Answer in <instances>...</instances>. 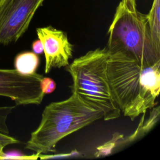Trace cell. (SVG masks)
<instances>
[{"label":"cell","instance_id":"cell-1","mask_svg":"<svg viewBox=\"0 0 160 160\" xmlns=\"http://www.w3.org/2000/svg\"><path fill=\"white\" fill-rule=\"evenodd\" d=\"M106 72L112 97L131 120L155 106L160 91V62L142 65L120 52L108 54Z\"/></svg>","mask_w":160,"mask_h":160},{"label":"cell","instance_id":"cell-2","mask_svg":"<svg viewBox=\"0 0 160 160\" xmlns=\"http://www.w3.org/2000/svg\"><path fill=\"white\" fill-rule=\"evenodd\" d=\"M101 118V110L72 92L67 99L51 102L45 107L40 124L31 132L25 148L40 154L54 152L57 143L62 139Z\"/></svg>","mask_w":160,"mask_h":160},{"label":"cell","instance_id":"cell-3","mask_svg":"<svg viewBox=\"0 0 160 160\" xmlns=\"http://www.w3.org/2000/svg\"><path fill=\"white\" fill-rule=\"evenodd\" d=\"M105 48L108 54L120 52L142 65L160 62L151 37L146 14L139 12L136 0H120L109 28Z\"/></svg>","mask_w":160,"mask_h":160},{"label":"cell","instance_id":"cell-4","mask_svg":"<svg viewBox=\"0 0 160 160\" xmlns=\"http://www.w3.org/2000/svg\"><path fill=\"white\" fill-rule=\"evenodd\" d=\"M108 57L105 48H98L88 51L67 66V71L72 79V92L88 104L101 110L105 121L117 119L121 112L108 81Z\"/></svg>","mask_w":160,"mask_h":160},{"label":"cell","instance_id":"cell-5","mask_svg":"<svg viewBox=\"0 0 160 160\" xmlns=\"http://www.w3.org/2000/svg\"><path fill=\"white\" fill-rule=\"evenodd\" d=\"M44 0H0V44L16 42Z\"/></svg>","mask_w":160,"mask_h":160},{"label":"cell","instance_id":"cell-6","mask_svg":"<svg viewBox=\"0 0 160 160\" xmlns=\"http://www.w3.org/2000/svg\"><path fill=\"white\" fill-rule=\"evenodd\" d=\"M42 74H21L16 69H0V96L12 100L16 105L40 104L44 96L40 82Z\"/></svg>","mask_w":160,"mask_h":160},{"label":"cell","instance_id":"cell-7","mask_svg":"<svg viewBox=\"0 0 160 160\" xmlns=\"http://www.w3.org/2000/svg\"><path fill=\"white\" fill-rule=\"evenodd\" d=\"M36 32L43 46L45 72H49L52 68L67 66L72 57L73 46L66 33L51 26L37 28Z\"/></svg>","mask_w":160,"mask_h":160},{"label":"cell","instance_id":"cell-8","mask_svg":"<svg viewBox=\"0 0 160 160\" xmlns=\"http://www.w3.org/2000/svg\"><path fill=\"white\" fill-rule=\"evenodd\" d=\"M151 109L152 110L149 118L145 120L144 113H143V116H142L141 120L140 121L136 131L131 136L127 137L126 139H122L119 143L118 148L120 146L124 147L126 145H128L132 142H134L136 140L141 138L142 136L148 133L154 126L159 119L160 107L159 106H157L156 107L154 106Z\"/></svg>","mask_w":160,"mask_h":160},{"label":"cell","instance_id":"cell-9","mask_svg":"<svg viewBox=\"0 0 160 160\" xmlns=\"http://www.w3.org/2000/svg\"><path fill=\"white\" fill-rule=\"evenodd\" d=\"M39 64V58L34 52L26 51L18 54L14 59L15 69L24 75L36 72Z\"/></svg>","mask_w":160,"mask_h":160},{"label":"cell","instance_id":"cell-10","mask_svg":"<svg viewBox=\"0 0 160 160\" xmlns=\"http://www.w3.org/2000/svg\"><path fill=\"white\" fill-rule=\"evenodd\" d=\"M146 16L152 41L156 49L160 52V0H153Z\"/></svg>","mask_w":160,"mask_h":160},{"label":"cell","instance_id":"cell-11","mask_svg":"<svg viewBox=\"0 0 160 160\" xmlns=\"http://www.w3.org/2000/svg\"><path fill=\"white\" fill-rule=\"evenodd\" d=\"M123 136L122 134L116 133L114 134L113 138L109 141L107 142L106 144L99 146L97 149V152L94 154V156L99 157L102 156H106L111 154L112 151H114L116 147L118 148L120 141L122 139Z\"/></svg>","mask_w":160,"mask_h":160},{"label":"cell","instance_id":"cell-12","mask_svg":"<svg viewBox=\"0 0 160 160\" xmlns=\"http://www.w3.org/2000/svg\"><path fill=\"white\" fill-rule=\"evenodd\" d=\"M14 108V106H0V132L5 134H9L7 120Z\"/></svg>","mask_w":160,"mask_h":160},{"label":"cell","instance_id":"cell-13","mask_svg":"<svg viewBox=\"0 0 160 160\" xmlns=\"http://www.w3.org/2000/svg\"><path fill=\"white\" fill-rule=\"evenodd\" d=\"M40 86L42 92L44 94H48L52 92L56 89V84L52 79L43 77L41 80Z\"/></svg>","mask_w":160,"mask_h":160},{"label":"cell","instance_id":"cell-14","mask_svg":"<svg viewBox=\"0 0 160 160\" xmlns=\"http://www.w3.org/2000/svg\"><path fill=\"white\" fill-rule=\"evenodd\" d=\"M19 142V140L9 136V134H5L0 132V147L2 148L3 149L8 145L17 144Z\"/></svg>","mask_w":160,"mask_h":160},{"label":"cell","instance_id":"cell-15","mask_svg":"<svg viewBox=\"0 0 160 160\" xmlns=\"http://www.w3.org/2000/svg\"><path fill=\"white\" fill-rule=\"evenodd\" d=\"M32 49L33 52L36 54H41L43 52V46L42 42L39 39L32 42Z\"/></svg>","mask_w":160,"mask_h":160},{"label":"cell","instance_id":"cell-16","mask_svg":"<svg viewBox=\"0 0 160 160\" xmlns=\"http://www.w3.org/2000/svg\"><path fill=\"white\" fill-rule=\"evenodd\" d=\"M5 157V154L3 152V148L0 147V159H4Z\"/></svg>","mask_w":160,"mask_h":160}]
</instances>
